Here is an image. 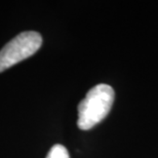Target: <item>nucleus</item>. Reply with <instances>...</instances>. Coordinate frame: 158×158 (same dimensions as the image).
I'll list each match as a JSON object with an SVG mask.
<instances>
[{
    "label": "nucleus",
    "mask_w": 158,
    "mask_h": 158,
    "mask_svg": "<svg viewBox=\"0 0 158 158\" xmlns=\"http://www.w3.org/2000/svg\"><path fill=\"white\" fill-rule=\"evenodd\" d=\"M114 99V89L110 85L102 83L94 86L78 105V127L88 131L105 119Z\"/></svg>",
    "instance_id": "obj_1"
},
{
    "label": "nucleus",
    "mask_w": 158,
    "mask_h": 158,
    "mask_svg": "<svg viewBox=\"0 0 158 158\" xmlns=\"http://www.w3.org/2000/svg\"><path fill=\"white\" fill-rule=\"evenodd\" d=\"M41 44L42 37L35 31H27L15 36L0 50V73L33 56Z\"/></svg>",
    "instance_id": "obj_2"
},
{
    "label": "nucleus",
    "mask_w": 158,
    "mask_h": 158,
    "mask_svg": "<svg viewBox=\"0 0 158 158\" xmlns=\"http://www.w3.org/2000/svg\"><path fill=\"white\" fill-rule=\"evenodd\" d=\"M46 158H70L69 157L68 150L63 145H55L49 150L48 155Z\"/></svg>",
    "instance_id": "obj_3"
}]
</instances>
